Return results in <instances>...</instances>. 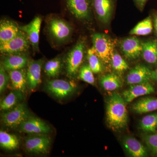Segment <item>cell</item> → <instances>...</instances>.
Instances as JSON below:
<instances>
[{
    "instance_id": "6da1fadb",
    "label": "cell",
    "mask_w": 157,
    "mask_h": 157,
    "mask_svg": "<svg viewBox=\"0 0 157 157\" xmlns=\"http://www.w3.org/2000/svg\"><path fill=\"white\" fill-rule=\"evenodd\" d=\"M107 120L113 131H120L128 124V112L124 98L118 94L110 96L107 102Z\"/></svg>"
},
{
    "instance_id": "7a4b0ae2",
    "label": "cell",
    "mask_w": 157,
    "mask_h": 157,
    "mask_svg": "<svg viewBox=\"0 0 157 157\" xmlns=\"http://www.w3.org/2000/svg\"><path fill=\"white\" fill-rule=\"evenodd\" d=\"M93 46L96 53L104 65H111V58L114 51V43L107 35L95 33L92 36Z\"/></svg>"
},
{
    "instance_id": "3957f363",
    "label": "cell",
    "mask_w": 157,
    "mask_h": 157,
    "mask_svg": "<svg viewBox=\"0 0 157 157\" xmlns=\"http://www.w3.org/2000/svg\"><path fill=\"white\" fill-rule=\"evenodd\" d=\"M86 44L85 39H79L68 53L66 59V67L68 76L74 77L78 73L84 58Z\"/></svg>"
},
{
    "instance_id": "277c9868",
    "label": "cell",
    "mask_w": 157,
    "mask_h": 157,
    "mask_svg": "<svg viewBox=\"0 0 157 157\" xmlns=\"http://www.w3.org/2000/svg\"><path fill=\"white\" fill-rule=\"evenodd\" d=\"M66 6L76 19L85 23L91 20L93 7L91 0H64Z\"/></svg>"
},
{
    "instance_id": "5b68a950",
    "label": "cell",
    "mask_w": 157,
    "mask_h": 157,
    "mask_svg": "<svg viewBox=\"0 0 157 157\" xmlns=\"http://www.w3.org/2000/svg\"><path fill=\"white\" fill-rule=\"evenodd\" d=\"M30 45L27 35L20 30L13 39L0 44V52L2 54L8 56L22 53L28 50Z\"/></svg>"
},
{
    "instance_id": "8992f818",
    "label": "cell",
    "mask_w": 157,
    "mask_h": 157,
    "mask_svg": "<svg viewBox=\"0 0 157 157\" xmlns=\"http://www.w3.org/2000/svg\"><path fill=\"white\" fill-rule=\"evenodd\" d=\"M47 27L50 36L59 42L67 41L73 33V28L70 24L59 17H53L49 20Z\"/></svg>"
},
{
    "instance_id": "52a82bcc",
    "label": "cell",
    "mask_w": 157,
    "mask_h": 157,
    "mask_svg": "<svg viewBox=\"0 0 157 157\" xmlns=\"http://www.w3.org/2000/svg\"><path fill=\"white\" fill-rule=\"evenodd\" d=\"M29 117V112L26 105L20 103L2 116L3 124L9 128L19 127L22 123Z\"/></svg>"
},
{
    "instance_id": "ba28073f",
    "label": "cell",
    "mask_w": 157,
    "mask_h": 157,
    "mask_svg": "<svg viewBox=\"0 0 157 157\" xmlns=\"http://www.w3.org/2000/svg\"><path fill=\"white\" fill-rule=\"evenodd\" d=\"M93 9L97 18L104 24H107L112 18L116 0H91Z\"/></svg>"
},
{
    "instance_id": "9c48e42d",
    "label": "cell",
    "mask_w": 157,
    "mask_h": 157,
    "mask_svg": "<svg viewBox=\"0 0 157 157\" xmlns=\"http://www.w3.org/2000/svg\"><path fill=\"white\" fill-rule=\"evenodd\" d=\"M46 88L49 92L60 99L72 94L76 88L73 82L63 79H52L47 82Z\"/></svg>"
},
{
    "instance_id": "30bf717a",
    "label": "cell",
    "mask_w": 157,
    "mask_h": 157,
    "mask_svg": "<svg viewBox=\"0 0 157 157\" xmlns=\"http://www.w3.org/2000/svg\"><path fill=\"white\" fill-rule=\"evenodd\" d=\"M41 134L27 137L25 141L26 149L29 152L37 154L47 153L50 148L51 139L47 135Z\"/></svg>"
},
{
    "instance_id": "8fae6325",
    "label": "cell",
    "mask_w": 157,
    "mask_h": 157,
    "mask_svg": "<svg viewBox=\"0 0 157 157\" xmlns=\"http://www.w3.org/2000/svg\"><path fill=\"white\" fill-rule=\"evenodd\" d=\"M20 132L28 134L41 135L48 134L50 132V127L39 118L29 117L19 126Z\"/></svg>"
},
{
    "instance_id": "7c38bea8",
    "label": "cell",
    "mask_w": 157,
    "mask_h": 157,
    "mask_svg": "<svg viewBox=\"0 0 157 157\" xmlns=\"http://www.w3.org/2000/svg\"><path fill=\"white\" fill-rule=\"evenodd\" d=\"M121 48L126 57L130 59H135L138 58L142 53V43L137 37H129L121 41Z\"/></svg>"
},
{
    "instance_id": "4fadbf2b",
    "label": "cell",
    "mask_w": 157,
    "mask_h": 157,
    "mask_svg": "<svg viewBox=\"0 0 157 157\" xmlns=\"http://www.w3.org/2000/svg\"><path fill=\"white\" fill-rule=\"evenodd\" d=\"M152 72L144 65H137L130 70L127 75V83L132 85L149 82L152 80Z\"/></svg>"
},
{
    "instance_id": "5bb4252c",
    "label": "cell",
    "mask_w": 157,
    "mask_h": 157,
    "mask_svg": "<svg viewBox=\"0 0 157 157\" xmlns=\"http://www.w3.org/2000/svg\"><path fill=\"white\" fill-rule=\"evenodd\" d=\"M42 21V18L36 16L29 23L19 26L20 29L27 35L33 49L36 51L39 50V33Z\"/></svg>"
},
{
    "instance_id": "9a60e30c",
    "label": "cell",
    "mask_w": 157,
    "mask_h": 157,
    "mask_svg": "<svg viewBox=\"0 0 157 157\" xmlns=\"http://www.w3.org/2000/svg\"><path fill=\"white\" fill-rule=\"evenodd\" d=\"M155 92V88L149 82L132 85L123 93V98L125 102L130 103L140 96Z\"/></svg>"
},
{
    "instance_id": "2e32d148",
    "label": "cell",
    "mask_w": 157,
    "mask_h": 157,
    "mask_svg": "<svg viewBox=\"0 0 157 157\" xmlns=\"http://www.w3.org/2000/svg\"><path fill=\"white\" fill-rule=\"evenodd\" d=\"M43 63V60H32L29 63L27 70V85L29 89L33 91L41 82V70Z\"/></svg>"
},
{
    "instance_id": "e0dca14e",
    "label": "cell",
    "mask_w": 157,
    "mask_h": 157,
    "mask_svg": "<svg viewBox=\"0 0 157 157\" xmlns=\"http://www.w3.org/2000/svg\"><path fill=\"white\" fill-rule=\"evenodd\" d=\"M20 30L19 26L16 22L10 20H2L0 22V44L13 39Z\"/></svg>"
},
{
    "instance_id": "ac0fdd59",
    "label": "cell",
    "mask_w": 157,
    "mask_h": 157,
    "mask_svg": "<svg viewBox=\"0 0 157 157\" xmlns=\"http://www.w3.org/2000/svg\"><path fill=\"white\" fill-rule=\"evenodd\" d=\"M9 75L11 80V86L15 90H17L23 93L26 91L27 85V71L25 69L10 70Z\"/></svg>"
},
{
    "instance_id": "d6986e66",
    "label": "cell",
    "mask_w": 157,
    "mask_h": 157,
    "mask_svg": "<svg viewBox=\"0 0 157 157\" xmlns=\"http://www.w3.org/2000/svg\"><path fill=\"white\" fill-rule=\"evenodd\" d=\"M27 56L21 53L9 55L2 63L4 68L7 71L23 69L28 63Z\"/></svg>"
},
{
    "instance_id": "ffe728a7",
    "label": "cell",
    "mask_w": 157,
    "mask_h": 157,
    "mask_svg": "<svg viewBox=\"0 0 157 157\" xmlns=\"http://www.w3.org/2000/svg\"><path fill=\"white\" fill-rule=\"evenodd\" d=\"M123 144L127 151L132 157H144L147 155L144 147L134 137H125L123 140Z\"/></svg>"
},
{
    "instance_id": "44dd1931",
    "label": "cell",
    "mask_w": 157,
    "mask_h": 157,
    "mask_svg": "<svg viewBox=\"0 0 157 157\" xmlns=\"http://www.w3.org/2000/svg\"><path fill=\"white\" fill-rule=\"evenodd\" d=\"M141 54L147 63L157 65V40H149L142 43Z\"/></svg>"
},
{
    "instance_id": "7402d4cb",
    "label": "cell",
    "mask_w": 157,
    "mask_h": 157,
    "mask_svg": "<svg viewBox=\"0 0 157 157\" xmlns=\"http://www.w3.org/2000/svg\"><path fill=\"white\" fill-rule=\"evenodd\" d=\"M132 109L136 113L142 114L157 109V98H142L133 104Z\"/></svg>"
},
{
    "instance_id": "603a6c76",
    "label": "cell",
    "mask_w": 157,
    "mask_h": 157,
    "mask_svg": "<svg viewBox=\"0 0 157 157\" xmlns=\"http://www.w3.org/2000/svg\"><path fill=\"white\" fill-rule=\"evenodd\" d=\"M23 93L15 90L9 93L6 98L1 101L0 109L1 110H9L20 104L23 100Z\"/></svg>"
},
{
    "instance_id": "cb8c5ba5",
    "label": "cell",
    "mask_w": 157,
    "mask_h": 157,
    "mask_svg": "<svg viewBox=\"0 0 157 157\" xmlns=\"http://www.w3.org/2000/svg\"><path fill=\"white\" fill-rule=\"evenodd\" d=\"M100 82L104 90L113 91L122 86V82L119 76L114 73L106 74L101 76Z\"/></svg>"
},
{
    "instance_id": "d4e9b609",
    "label": "cell",
    "mask_w": 157,
    "mask_h": 157,
    "mask_svg": "<svg viewBox=\"0 0 157 157\" xmlns=\"http://www.w3.org/2000/svg\"><path fill=\"white\" fill-rule=\"evenodd\" d=\"M153 23L150 16L140 21L135 26L129 34L135 36H147L151 33L153 29Z\"/></svg>"
},
{
    "instance_id": "484cf974",
    "label": "cell",
    "mask_w": 157,
    "mask_h": 157,
    "mask_svg": "<svg viewBox=\"0 0 157 157\" xmlns=\"http://www.w3.org/2000/svg\"><path fill=\"white\" fill-rule=\"evenodd\" d=\"M0 145L3 148L14 150L18 147L19 140L15 135L3 131L0 132Z\"/></svg>"
},
{
    "instance_id": "4316f807",
    "label": "cell",
    "mask_w": 157,
    "mask_h": 157,
    "mask_svg": "<svg viewBox=\"0 0 157 157\" xmlns=\"http://www.w3.org/2000/svg\"><path fill=\"white\" fill-rule=\"evenodd\" d=\"M61 59L60 57L48 61L44 66V71L47 76L55 77L58 76L61 69Z\"/></svg>"
},
{
    "instance_id": "83f0119b",
    "label": "cell",
    "mask_w": 157,
    "mask_h": 157,
    "mask_svg": "<svg viewBox=\"0 0 157 157\" xmlns=\"http://www.w3.org/2000/svg\"><path fill=\"white\" fill-rule=\"evenodd\" d=\"M87 57L89 66L93 73H98L102 72L103 70L102 63H103L96 53L94 47H92L88 50Z\"/></svg>"
},
{
    "instance_id": "f1b7e54d",
    "label": "cell",
    "mask_w": 157,
    "mask_h": 157,
    "mask_svg": "<svg viewBox=\"0 0 157 157\" xmlns=\"http://www.w3.org/2000/svg\"><path fill=\"white\" fill-rule=\"evenodd\" d=\"M140 128L145 132H155L157 130V113L144 116L140 121Z\"/></svg>"
},
{
    "instance_id": "f546056e",
    "label": "cell",
    "mask_w": 157,
    "mask_h": 157,
    "mask_svg": "<svg viewBox=\"0 0 157 157\" xmlns=\"http://www.w3.org/2000/svg\"><path fill=\"white\" fill-rule=\"evenodd\" d=\"M111 66L114 70L120 74L129 68L128 65L126 61L115 50L111 58Z\"/></svg>"
},
{
    "instance_id": "4dcf8cb0",
    "label": "cell",
    "mask_w": 157,
    "mask_h": 157,
    "mask_svg": "<svg viewBox=\"0 0 157 157\" xmlns=\"http://www.w3.org/2000/svg\"><path fill=\"white\" fill-rule=\"evenodd\" d=\"M93 72L89 65H83L79 70V78L89 84L94 85L95 78Z\"/></svg>"
},
{
    "instance_id": "1f68e13d",
    "label": "cell",
    "mask_w": 157,
    "mask_h": 157,
    "mask_svg": "<svg viewBox=\"0 0 157 157\" xmlns=\"http://www.w3.org/2000/svg\"><path fill=\"white\" fill-rule=\"evenodd\" d=\"M144 140L153 153L157 155V134L146 135L144 137Z\"/></svg>"
},
{
    "instance_id": "d6a6232c",
    "label": "cell",
    "mask_w": 157,
    "mask_h": 157,
    "mask_svg": "<svg viewBox=\"0 0 157 157\" xmlns=\"http://www.w3.org/2000/svg\"><path fill=\"white\" fill-rule=\"evenodd\" d=\"M9 78V75L6 73L2 64L1 63L0 66V93L1 94H2L8 86Z\"/></svg>"
},
{
    "instance_id": "836d02e7",
    "label": "cell",
    "mask_w": 157,
    "mask_h": 157,
    "mask_svg": "<svg viewBox=\"0 0 157 157\" xmlns=\"http://www.w3.org/2000/svg\"><path fill=\"white\" fill-rule=\"evenodd\" d=\"M135 4L140 10H143L147 0H133Z\"/></svg>"
},
{
    "instance_id": "e575fe53",
    "label": "cell",
    "mask_w": 157,
    "mask_h": 157,
    "mask_svg": "<svg viewBox=\"0 0 157 157\" xmlns=\"http://www.w3.org/2000/svg\"><path fill=\"white\" fill-rule=\"evenodd\" d=\"M152 80L157 81V67L156 70L152 72Z\"/></svg>"
},
{
    "instance_id": "d590c367",
    "label": "cell",
    "mask_w": 157,
    "mask_h": 157,
    "mask_svg": "<svg viewBox=\"0 0 157 157\" xmlns=\"http://www.w3.org/2000/svg\"><path fill=\"white\" fill-rule=\"evenodd\" d=\"M154 25L155 31L157 36V13L155 15L154 18Z\"/></svg>"
}]
</instances>
